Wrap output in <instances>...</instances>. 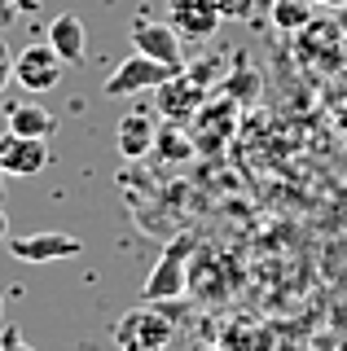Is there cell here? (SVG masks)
<instances>
[{
  "label": "cell",
  "mask_w": 347,
  "mask_h": 351,
  "mask_svg": "<svg viewBox=\"0 0 347 351\" xmlns=\"http://www.w3.org/2000/svg\"><path fill=\"white\" fill-rule=\"evenodd\" d=\"M0 206H5V171H0Z\"/></svg>",
  "instance_id": "7402d4cb"
},
{
  "label": "cell",
  "mask_w": 347,
  "mask_h": 351,
  "mask_svg": "<svg viewBox=\"0 0 347 351\" xmlns=\"http://www.w3.org/2000/svg\"><path fill=\"white\" fill-rule=\"evenodd\" d=\"M171 75H176V66H163V62H154V58H145V53L132 49V58H123L110 75H106L101 93L106 97H141V93H154L158 84H167Z\"/></svg>",
  "instance_id": "7a4b0ae2"
},
{
  "label": "cell",
  "mask_w": 347,
  "mask_h": 351,
  "mask_svg": "<svg viewBox=\"0 0 347 351\" xmlns=\"http://www.w3.org/2000/svg\"><path fill=\"white\" fill-rule=\"evenodd\" d=\"M14 84V53H9V44H5V36H0V93Z\"/></svg>",
  "instance_id": "2e32d148"
},
{
  "label": "cell",
  "mask_w": 347,
  "mask_h": 351,
  "mask_svg": "<svg viewBox=\"0 0 347 351\" xmlns=\"http://www.w3.org/2000/svg\"><path fill=\"white\" fill-rule=\"evenodd\" d=\"M128 36H132V49L145 53V58H154L163 66H176V71H185V53H180V36L171 22H158V18H136L132 27H128Z\"/></svg>",
  "instance_id": "52a82bcc"
},
{
  "label": "cell",
  "mask_w": 347,
  "mask_h": 351,
  "mask_svg": "<svg viewBox=\"0 0 347 351\" xmlns=\"http://www.w3.org/2000/svg\"><path fill=\"white\" fill-rule=\"evenodd\" d=\"M207 101V88H202V75H189V71H176L167 84L154 88V110L167 123H189L193 114Z\"/></svg>",
  "instance_id": "277c9868"
},
{
  "label": "cell",
  "mask_w": 347,
  "mask_h": 351,
  "mask_svg": "<svg viewBox=\"0 0 347 351\" xmlns=\"http://www.w3.org/2000/svg\"><path fill=\"white\" fill-rule=\"evenodd\" d=\"M167 22L180 40H211L220 31V0H167Z\"/></svg>",
  "instance_id": "ba28073f"
},
{
  "label": "cell",
  "mask_w": 347,
  "mask_h": 351,
  "mask_svg": "<svg viewBox=\"0 0 347 351\" xmlns=\"http://www.w3.org/2000/svg\"><path fill=\"white\" fill-rule=\"evenodd\" d=\"M49 44H53V53H58L67 66H80L84 58H88V27H84V18L58 14L49 22Z\"/></svg>",
  "instance_id": "8fae6325"
},
{
  "label": "cell",
  "mask_w": 347,
  "mask_h": 351,
  "mask_svg": "<svg viewBox=\"0 0 347 351\" xmlns=\"http://www.w3.org/2000/svg\"><path fill=\"white\" fill-rule=\"evenodd\" d=\"M255 0H220V14L224 18H251Z\"/></svg>",
  "instance_id": "e0dca14e"
},
{
  "label": "cell",
  "mask_w": 347,
  "mask_h": 351,
  "mask_svg": "<svg viewBox=\"0 0 347 351\" xmlns=\"http://www.w3.org/2000/svg\"><path fill=\"white\" fill-rule=\"evenodd\" d=\"M0 241H9V215H5V206H0Z\"/></svg>",
  "instance_id": "ffe728a7"
},
{
  "label": "cell",
  "mask_w": 347,
  "mask_h": 351,
  "mask_svg": "<svg viewBox=\"0 0 347 351\" xmlns=\"http://www.w3.org/2000/svg\"><path fill=\"white\" fill-rule=\"evenodd\" d=\"M149 154H163V158H189V154H193V141L176 123H171L167 132H158V141H154V149H149Z\"/></svg>",
  "instance_id": "5bb4252c"
},
{
  "label": "cell",
  "mask_w": 347,
  "mask_h": 351,
  "mask_svg": "<svg viewBox=\"0 0 347 351\" xmlns=\"http://www.w3.org/2000/svg\"><path fill=\"white\" fill-rule=\"evenodd\" d=\"M53 162V149L49 141L40 136H18V132H0V171L5 176H18V180H36Z\"/></svg>",
  "instance_id": "8992f818"
},
{
  "label": "cell",
  "mask_w": 347,
  "mask_h": 351,
  "mask_svg": "<svg viewBox=\"0 0 347 351\" xmlns=\"http://www.w3.org/2000/svg\"><path fill=\"white\" fill-rule=\"evenodd\" d=\"M62 71H67V62L53 53L49 40H31L14 58V80L23 84L27 93H53V88L62 84Z\"/></svg>",
  "instance_id": "5b68a950"
},
{
  "label": "cell",
  "mask_w": 347,
  "mask_h": 351,
  "mask_svg": "<svg viewBox=\"0 0 347 351\" xmlns=\"http://www.w3.org/2000/svg\"><path fill=\"white\" fill-rule=\"evenodd\" d=\"M171 338H176V321H171L167 312H158V307H149V303L123 312L119 325H115V343L123 351H167Z\"/></svg>",
  "instance_id": "6da1fadb"
},
{
  "label": "cell",
  "mask_w": 347,
  "mask_h": 351,
  "mask_svg": "<svg viewBox=\"0 0 347 351\" xmlns=\"http://www.w3.org/2000/svg\"><path fill=\"white\" fill-rule=\"evenodd\" d=\"M84 241L75 233H27V237H9V255L18 263H53V259H71L80 255Z\"/></svg>",
  "instance_id": "9c48e42d"
},
{
  "label": "cell",
  "mask_w": 347,
  "mask_h": 351,
  "mask_svg": "<svg viewBox=\"0 0 347 351\" xmlns=\"http://www.w3.org/2000/svg\"><path fill=\"white\" fill-rule=\"evenodd\" d=\"M154 141H158V123H154V114L149 110H128L123 119H119V128H115V145L123 158H145L149 149H154Z\"/></svg>",
  "instance_id": "30bf717a"
},
{
  "label": "cell",
  "mask_w": 347,
  "mask_h": 351,
  "mask_svg": "<svg viewBox=\"0 0 347 351\" xmlns=\"http://www.w3.org/2000/svg\"><path fill=\"white\" fill-rule=\"evenodd\" d=\"M273 22L281 31H303L312 22V0H273Z\"/></svg>",
  "instance_id": "4fadbf2b"
},
{
  "label": "cell",
  "mask_w": 347,
  "mask_h": 351,
  "mask_svg": "<svg viewBox=\"0 0 347 351\" xmlns=\"http://www.w3.org/2000/svg\"><path fill=\"white\" fill-rule=\"evenodd\" d=\"M0 316H5V299H0Z\"/></svg>",
  "instance_id": "603a6c76"
},
{
  "label": "cell",
  "mask_w": 347,
  "mask_h": 351,
  "mask_svg": "<svg viewBox=\"0 0 347 351\" xmlns=\"http://www.w3.org/2000/svg\"><path fill=\"white\" fill-rule=\"evenodd\" d=\"M0 351H36V347L23 338V329H18V325H0Z\"/></svg>",
  "instance_id": "9a60e30c"
},
{
  "label": "cell",
  "mask_w": 347,
  "mask_h": 351,
  "mask_svg": "<svg viewBox=\"0 0 347 351\" xmlns=\"http://www.w3.org/2000/svg\"><path fill=\"white\" fill-rule=\"evenodd\" d=\"M189 255H193V241L189 237L171 241V246L163 250V259L154 263V272L145 277V285H141V299H145V303L176 299V294L185 290V281H189Z\"/></svg>",
  "instance_id": "3957f363"
},
{
  "label": "cell",
  "mask_w": 347,
  "mask_h": 351,
  "mask_svg": "<svg viewBox=\"0 0 347 351\" xmlns=\"http://www.w3.org/2000/svg\"><path fill=\"white\" fill-rule=\"evenodd\" d=\"M40 5H45V0H18V14H36Z\"/></svg>",
  "instance_id": "d6986e66"
},
{
  "label": "cell",
  "mask_w": 347,
  "mask_h": 351,
  "mask_svg": "<svg viewBox=\"0 0 347 351\" xmlns=\"http://www.w3.org/2000/svg\"><path fill=\"white\" fill-rule=\"evenodd\" d=\"M312 5H325V9H347V0H312Z\"/></svg>",
  "instance_id": "44dd1931"
},
{
  "label": "cell",
  "mask_w": 347,
  "mask_h": 351,
  "mask_svg": "<svg viewBox=\"0 0 347 351\" xmlns=\"http://www.w3.org/2000/svg\"><path fill=\"white\" fill-rule=\"evenodd\" d=\"M14 18H18V0H0V31L14 27Z\"/></svg>",
  "instance_id": "ac0fdd59"
},
{
  "label": "cell",
  "mask_w": 347,
  "mask_h": 351,
  "mask_svg": "<svg viewBox=\"0 0 347 351\" xmlns=\"http://www.w3.org/2000/svg\"><path fill=\"white\" fill-rule=\"evenodd\" d=\"M5 123H9V132H18V136H40V141H49L53 132H58V119L36 101H9Z\"/></svg>",
  "instance_id": "7c38bea8"
}]
</instances>
